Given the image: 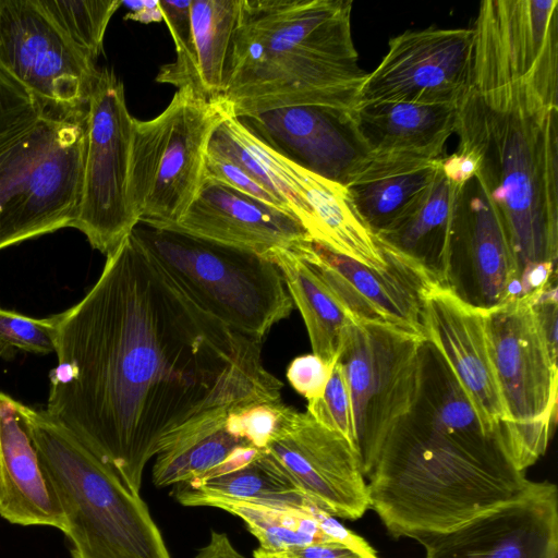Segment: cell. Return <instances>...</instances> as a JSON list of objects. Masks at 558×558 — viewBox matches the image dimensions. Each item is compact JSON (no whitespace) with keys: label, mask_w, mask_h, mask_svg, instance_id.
<instances>
[{"label":"cell","mask_w":558,"mask_h":558,"mask_svg":"<svg viewBox=\"0 0 558 558\" xmlns=\"http://www.w3.org/2000/svg\"><path fill=\"white\" fill-rule=\"evenodd\" d=\"M85 296L57 314L45 411L140 493L146 464L190 420L281 399L260 342L205 312L131 232Z\"/></svg>","instance_id":"6da1fadb"},{"label":"cell","mask_w":558,"mask_h":558,"mask_svg":"<svg viewBox=\"0 0 558 558\" xmlns=\"http://www.w3.org/2000/svg\"><path fill=\"white\" fill-rule=\"evenodd\" d=\"M558 1L486 0L470 80L456 105L458 149L505 223L521 295L557 279Z\"/></svg>","instance_id":"7a4b0ae2"},{"label":"cell","mask_w":558,"mask_h":558,"mask_svg":"<svg viewBox=\"0 0 558 558\" xmlns=\"http://www.w3.org/2000/svg\"><path fill=\"white\" fill-rule=\"evenodd\" d=\"M415 399L363 462L369 508L393 537L450 531L525 496L535 485L500 429H488L449 366L421 344Z\"/></svg>","instance_id":"3957f363"},{"label":"cell","mask_w":558,"mask_h":558,"mask_svg":"<svg viewBox=\"0 0 558 558\" xmlns=\"http://www.w3.org/2000/svg\"><path fill=\"white\" fill-rule=\"evenodd\" d=\"M351 0H240L222 98L234 116L359 100Z\"/></svg>","instance_id":"277c9868"},{"label":"cell","mask_w":558,"mask_h":558,"mask_svg":"<svg viewBox=\"0 0 558 558\" xmlns=\"http://www.w3.org/2000/svg\"><path fill=\"white\" fill-rule=\"evenodd\" d=\"M23 416L73 558H171L140 493L45 410L24 404Z\"/></svg>","instance_id":"5b68a950"},{"label":"cell","mask_w":558,"mask_h":558,"mask_svg":"<svg viewBox=\"0 0 558 558\" xmlns=\"http://www.w3.org/2000/svg\"><path fill=\"white\" fill-rule=\"evenodd\" d=\"M87 108L44 107L0 137V250L72 227L78 207Z\"/></svg>","instance_id":"8992f818"},{"label":"cell","mask_w":558,"mask_h":558,"mask_svg":"<svg viewBox=\"0 0 558 558\" xmlns=\"http://www.w3.org/2000/svg\"><path fill=\"white\" fill-rule=\"evenodd\" d=\"M132 233L205 312L262 343L293 307L278 266L252 251L138 222Z\"/></svg>","instance_id":"52a82bcc"},{"label":"cell","mask_w":558,"mask_h":558,"mask_svg":"<svg viewBox=\"0 0 558 558\" xmlns=\"http://www.w3.org/2000/svg\"><path fill=\"white\" fill-rule=\"evenodd\" d=\"M230 113L181 87L151 120L133 119L128 196L138 222L174 226L205 179L209 138Z\"/></svg>","instance_id":"ba28073f"},{"label":"cell","mask_w":558,"mask_h":558,"mask_svg":"<svg viewBox=\"0 0 558 558\" xmlns=\"http://www.w3.org/2000/svg\"><path fill=\"white\" fill-rule=\"evenodd\" d=\"M495 376L506 412L509 452L526 471L547 450L557 417V352L541 326L530 294L483 312Z\"/></svg>","instance_id":"9c48e42d"},{"label":"cell","mask_w":558,"mask_h":558,"mask_svg":"<svg viewBox=\"0 0 558 558\" xmlns=\"http://www.w3.org/2000/svg\"><path fill=\"white\" fill-rule=\"evenodd\" d=\"M207 153L233 162L270 192L311 239L369 267L386 266L378 241L344 185L279 156L253 137L231 112L214 130Z\"/></svg>","instance_id":"30bf717a"},{"label":"cell","mask_w":558,"mask_h":558,"mask_svg":"<svg viewBox=\"0 0 558 558\" xmlns=\"http://www.w3.org/2000/svg\"><path fill=\"white\" fill-rule=\"evenodd\" d=\"M133 117L123 83L100 69L86 113V144L80 201L73 228L108 255L138 223L128 196Z\"/></svg>","instance_id":"8fae6325"},{"label":"cell","mask_w":558,"mask_h":558,"mask_svg":"<svg viewBox=\"0 0 558 558\" xmlns=\"http://www.w3.org/2000/svg\"><path fill=\"white\" fill-rule=\"evenodd\" d=\"M423 340L369 323H354L345 332L338 362L350 391L362 464L415 399Z\"/></svg>","instance_id":"7c38bea8"},{"label":"cell","mask_w":558,"mask_h":558,"mask_svg":"<svg viewBox=\"0 0 558 558\" xmlns=\"http://www.w3.org/2000/svg\"><path fill=\"white\" fill-rule=\"evenodd\" d=\"M0 68L43 107L87 108L99 69L39 0H0Z\"/></svg>","instance_id":"4fadbf2b"},{"label":"cell","mask_w":558,"mask_h":558,"mask_svg":"<svg viewBox=\"0 0 558 558\" xmlns=\"http://www.w3.org/2000/svg\"><path fill=\"white\" fill-rule=\"evenodd\" d=\"M292 251L307 262L355 323L426 339L425 296L436 283L414 264L383 250L387 265L373 268L311 238Z\"/></svg>","instance_id":"5bb4252c"},{"label":"cell","mask_w":558,"mask_h":558,"mask_svg":"<svg viewBox=\"0 0 558 558\" xmlns=\"http://www.w3.org/2000/svg\"><path fill=\"white\" fill-rule=\"evenodd\" d=\"M263 454L319 508L345 520L369 509L362 459L342 435L292 408Z\"/></svg>","instance_id":"9a60e30c"},{"label":"cell","mask_w":558,"mask_h":558,"mask_svg":"<svg viewBox=\"0 0 558 558\" xmlns=\"http://www.w3.org/2000/svg\"><path fill=\"white\" fill-rule=\"evenodd\" d=\"M473 49L472 27L405 31L389 40L357 101L456 106L470 80Z\"/></svg>","instance_id":"2e32d148"},{"label":"cell","mask_w":558,"mask_h":558,"mask_svg":"<svg viewBox=\"0 0 558 558\" xmlns=\"http://www.w3.org/2000/svg\"><path fill=\"white\" fill-rule=\"evenodd\" d=\"M445 288L482 312L520 298L505 223L477 175L457 194Z\"/></svg>","instance_id":"e0dca14e"},{"label":"cell","mask_w":558,"mask_h":558,"mask_svg":"<svg viewBox=\"0 0 558 558\" xmlns=\"http://www.w3.org/2000/svg\"><path fill=\"white\" fill-rule=\"evenodd\" d=\"M356 102L291 106L235 118L253 137L279 156L345 186L369 155L354 123Z\"/></svg>","instance_id":"ac0fdd59"},{"label":"cell","mask_w":558,"mask_h":558,"mask_svg":"<svg viewBox=\"0 0 558 558\" xmlns=\"http://www.w3.org/2000/svg\"><path fill=\"white\" fill-rule=\"evenodd\" d=\"M415 539L425 558H558V489L536 482L518 500Z\"/></svg>","instance_id":"d6986e66"},{"label":"cell","mask_w":558,"mask_h":558,"mask_svg":"<svg viewBox=\"0 0 558 558\" xmlns=\"http://www.w3.org/2000/svg\"><path fill=\"white\" fill-rule=\"evenodd\" d=\"M425 336L438 350L483 424L501 430L506 412L489 354L484 314L448 288L433 284L425 296Z\"/></svg>","instance_id":"ffe728a7"},{"label":"cell","mask_w":558,"mask_h":558,"mask_svg":"<svg viewBox=\"0 0 558 558\" xmlns=\"http://www.w3.org/2000/svg\"><path fill=\"white\" fill-rule=\"evenodd\" d=\"M167 227L263 256L311 238L292 215L208 177L179 222Z\"/></svg>","instance_id":"44dd1931"},{"label":"cell","mask_w":558,"mask_h":558,"mask_svg":"<svg viewBox=\"0 0 558 558\" xmlns=\"http://www.w3.org/2000/svg\"><path fill=\"white\" fill-rule=\"evenodd\" d=\"M24 404L0 391V517L65 531L23 416Z\"/></svg>","instance_id":"7402d4cb"},{"label":"cell","mask_w":558,"mask_h":558,"mask_svg":"<svg viewBox=\"0 0 558 558\" xmlns=\"http://www.w3.org/2000/svg\"><path fill=\"white\" fill-rule=\"evenodd\" d=\"M441 158L369 154L356 168L345 187L374 235L389 228L422 197L438 175Z\"/></svg>","instance_id":"603a6c76"},{"label":"cell","mask_w":558,"mask_h":558,"mask_svg":"<svg viewBox=\"0 0 558 558\" xmlns=\"http://www.w3.org/2000/svg\"><path fill=\"white\" fill-rule=\"evenodd\" d=\"M240 0H191L187 56L162 65L156 82L190 87L207 101H222Z\"/></svg>","instance_id":"cb8c5ba5"},{"label":"cell","mask_w":558,"mask_h":558,"mask_svg":"<svg viewBox=\"0 0 558 558\" xmlns=\"http://www.w3.org/2000/svg\"><path fill=\"white\" fill-rule=\"evenodd\" d=\"M353 119L369 154L400 153L437 159L454 133L456 106L357 101Z\"/></svg>","instance_id":"d4e9b609"},{"label":"cell","mask_w":558,"mask_h":558,"mask_svg":"<svg viewBox=\"0 0 558 558\" xmlns=\"http://www.w3.org/2000/svg\"><path fill=\"white\" fill-rule=\"evenodd\" d=\"M461 186L440 171L422 197L401 218L375 235L383 250L421 268L445 287L453 209Z\"/></svg>","instance_id":"484cf974"},{"label":"cell","mask_w":558,"mask_h":558,"mask_svg":"<svg viewBox=\"0 0 558 558\" xmlns=\"http://www.w3.org/2000/svg\"><path fill=\"white\" fill-rule=\"evenodd\" d=\"M202 506L219 508L242 519L258 539L259 548L268 553L316 543H340L367 558H379L367 541L345 529L313 501L300 507H276L209 499Z\"/></svg>","instance_id":"4316f807"},{"label":"cell","mask_w":558,"mask_h":558,"mask_svg":"<svg viewBox=\"0 0 558 558\" xmlns=\"http://www.w3.org/2000/svg\"><path fill=\"white\" fill-rule=\"evenodd\" d=\"M228 410L215 409L198 415L166 439L153 466L156 486L203 480L235 449L248 445L227 430Z\"/></svg>","instance_id":"83f0119b"},{"label":"cell","mask_w":558,"mask_h":558,"mask_svg":"<svg viewBox=\"0 0 558 558\" xmlns=\"http://www.w3.org/2000/svg\"><path fill=\"white\" fill-rule=\"evenodd\" d=\"M265 257L272 260L282 274L292 302L303 317L313 354L335 364L345 332L354 319L298 253L279 248Z\"/></svg>","instance_id":"f1b7e54d"},{"label":"cell","mask_w":558,"mask_h":558,"mask_svg":"<svg viewBox=\"0 0 558 558\" xmlns=\"http://www.w3.org/2000/svg\"><path fill=\"white\" fill-rule=\"evenodd\" d=\"M177 500L202 506L209 499L246 501L276 507H300L312 501L262 452L250 464L232 472L175 485Z\"/></svg>","instance_id":"f546056e"},{"label":"cell","mask_w":558,"mask_h":558,"mask_svg":"<svg viewBox=\"0 0 558 558\" xmlns=\"http://www.w3.org/2000/svg\"><path fill=\"white\" fill-rule=\"evenodd\" d=\"M68 38L94 63L102 53L108 24L121 0H39Z\"/></svg>","instance_id":"4dcf8cb0"},{"label":"cell","mask_w":558,"mask_h":558,"mask_svg":"<svg viewBox=\"0 0 558 558\" xmlns=\"http://www.w3.org/2000/svg\"><path fill=\"white\" fill-rule=\"evenodd\" d=\"M57 314L34 318L0 307V356L9 359L17 350L36 354L54 353Z\"/></svg>","instance_id":"1f68e13d"},{"label":"cell","mask_w":558,"mask_h":558,"mask_svg":"<svg viewBox=\"0 0 558 558\" xmlns=\"http://www.w3.org/2000/svg\"><path fill=\"white\" fill-rule=\"evenodd\" d=\"M291 407L281 399L238 404L227 411L226 428L252 447L264 449L288 417Z\"/></svg>","instance_id":"d6a6232c"},{"label":"cell","mask_w":558,"mask_h":558,"mask_svg":"<svg viewBox=\"0 0 558 558\" xmlns=\"http://www.w3.org/2000/svg\"><path fill=\"white\" fill-rule=\"evenodd\" d=\"M307 413L326 428L342 435L356 449L350 391L338 360L323 396L307 401Z\"/></svg>","instance_id":"836d02e7"},{"label":"cell","mask_w":558,"mask_h":558,"mask_svg":"<svg viewBox=\"0 0 558 558\" xmlns=\"http://www.w3.org/2000/svg\"><path fill=\"white\" fill-rule=\"evenodd\" d=\"M44 107L0 68V137L34 121Z\"/></svg>","instance_id":"e575fe53"},{"label":"cell","mask_w":558,"mask_h":558,"mask_svg":"<svg viewBox=\"0 0 558 558\" xmlns=\"http://www.w3.org/2000/svg\"><path fill=\"white\" fill-rule=\"evenodd\" d=\"M335 364L313 353L300 355L289 364L287 378L296 392L312 401L323 396Z\"/></svg>","instance_id":"d590c367"},{"label":"cell","mask_w":558,"mask_h":558,"mask_svg":"<svg viewBox=\"0 0 558 558\" xmlns=\"http://www.w3.org/2000/svg\"><path fill=\"white\" fill-rule=\"evenodd\" d=\"M205 177L220 181L243 192L244 194L288 213L284 206L270 192L263 187L253 178L247 175L233 162L220 156L210 153L206 154Z\"/></svg>","instance_id":"8d00e7d4"},{"label":"cell","mask_w":558,"mask_h":558,"mask_svg":"<svg viewBox=\"0 0 558 558\" xmlns=\"http://www.w3.org/2000/svg\"><path fill=\"white\" fill-rule=\"evenodd\" d=\"M170 35L174 41L177 60L184 59L190 50L192 38L191 0H158Z\"/></svg>","instance_id":"74e56055"},{"label":"cell","mask_w":558,"mask_h":558,"mask_svg":"<svg viewBox=\"0 0 558 558\" xmlns=\"http://www.w3.org/2000/svg\"><path fill=\"white\" fill-rule=\"evenodd\" d=\"M480 171V160L471 153L458 149L441 158V172L453 184L464 185Z\"/></svg>","instance_id":"f35d334b"},{"label":"cell","mask_w":558,"mask_h":558,"mask_svg":"<svg viewBox=\"0 0 558 558\" xmlns=\"http://www.w3.org/2000/svg\"><path fill=\"white\" fill-rule=\"evenodd\" d=\"M282 558H367L340 543H316L274 553Z\"/></svg>","instance_id":"ab89813d"},{"label":"cell","mask_w":558,"mask_h":558,"mask_svg":"<svg viewBox=\"0 0 558 558\" xmlns=\"http://www.w3.org/2000/svg\"><path fill=\"white\" fill-rule=\"evenodd\" d=\"M194 558H246L230 541L226 533L211 531L209 539Z\"/></svg>","instance_id":"60d3db41"},{"label":"cell","mask_w":558,"mask_h":558,"mask_svg":"<svg viewBox=\"0 0 558 558\" xmlns=\"http://www.w3.org/2000/svg\"><path fill=\"white\" fill-rule=\"evenodd\" d=\"M121 7L128 10L124 20H132L144 24L160 22L162 20L158 0L121 1Z\"/></svg>","instance_id":"b9f144b4"},{"label":"cell","mask_w":558,"mask_h":558,"mask_svg":"<svg viewBox=\"0 0 558 558\" xmlns=\"http://www.w3.org/2000/svg\"><path fill=\"white\" fill-rule=\"evenodd\" d=\"M253 558H282V557L277 554L268 553V551L263 550L262 548H258V549L254 550Z\"/></svg>","instance_id":"7bdbcfd3"}]
</instances>
